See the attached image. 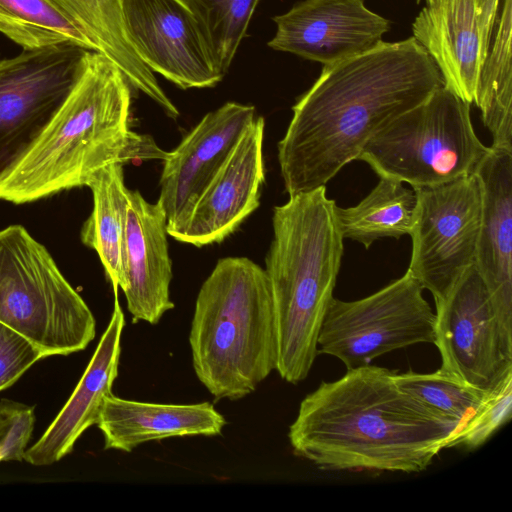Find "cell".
I'll return each mask as SVG.
<instances>
[{"instance_id": "cell-15", "label": "cell", "mask_w": 512, "mask_h": 512, "mask_svg": "<svg viewBox=\"0 0 512 512\" xmlns=\"http://www.w3.org/2000/svg\"><path fill=\"white\" fill-rule=\"evenodd\" d=\"M273 21L270 48L324 66L377 46L390 29V22L364 0H304Z\"/></svg>"}, {"instance_id": "cell-10", "label": "cell", "mask_w": 512, "mask_h": 512, "mask_svg": "<svg viewBox=\"0 0 512 512\" xmlns=\"http://www.w3.org/2000/svg\"><path fill=\"white\" fill-rule=\"evenodd\" d=\"M417 203L409 235L411 275L440 303L475 262L482 212L477 176L413 188Z\"/></svg>"}, {"instance_id": "cell-30", "label": "cell", "mask_w": 512, "mask_h": 512, "mask_svg": "<svg viewBox=\"0 0 512 512\" xmlns=\"http://www.w3.org/2000/svg\"><path fill=\"white\" fill-rule=\"evenodd\" d=\"M45 355L28 339L0 322V391L12 386Z\"/></svg>"}, {"instance_id": "cell-26", "label": "cell", "mask_w": 512, "mask_h": 512, "mask_svg": "<svg viewBox=\"0 0 512 512\" xmlns=\"http://www.w3.org/2000/svg\"><path fill=\"white\" fill-rule=\"evenodd\" d=\"M199 20L225 75L260 0H184Z\"/></svg>"}, {"instance_id": "cell-13", "label": "cell", "mask_w": 512, "mask_h": 512, "mask_svg": "<svg viewBox=\"0 0 512 512\" xmlns=\"http://www.w3.org/2000/svg\"><path fill=\"white\" fill-rule=\"evenodd\" d=\"M256 117L254 106L227 102L204 115L167 153L157 202L166 215L169 236L181 231L201 193Z\"/></svg>"}, {"instance_id": "cell-8", "label": "cell", "mask_w": 512, "mask_h": 512, "mask_svg": "<svg viewBox=\"0 0 512 512\" xmlns=\"http://www.w3.org/2000/svg\"><path fill=\"white\" fill-rule=\"evenodd\" d=\"M435 324L423 287L407 270L365 298H333L319 333L318 353L353 369L400 348L434 343Z\"/></svg>"}, {"instance_id": "cell-4", "label": "cell", "mask_w": 512, "mask_h": 512, "mask_svg": "<svg viewBox=\"0 0 512 512\" xmlns=\"http://www.w3.org/2000/svg\"><path fill=\"white\" fill-rule=\"evenodd\" d=\"M336 203L325 186L289 196L273 212L265 259L276 322L275 370L288 383L307 378L332 301L344 245Z\"/></svg>"}, {"instance_id": "cell-2", "label": "cell", "mask_w": 512, "mask_h": 512, "mask_svg": "<svg viewBox=\"0 0 512 512\" xmlns=\"http://www.w3.org/2000/svg\"><path fill=\"white\" fill-rule=\"evenodd\" d=\"M393 374L367 364L322 382L289 427L294 453L325 471L425 470L460 427L400 389Z\"/></svg>"}, {"instance_id": "cell-9", "label": "cell", "mask_w": 512, "mask_h": 512, "mask_svg": "<svg viewBox=\"0 0 512 512\" xmlns=\"http://www.w3.org/2000/svg\"><path fill=\"white\" fill-rule=\"evenodd\" d=\"M87 51L55 46L0 60V180L29 153L65 102Z\"/></svg>"}, {"instance_id": "cell-16", "label": "cell", "mask_w": 512, "mask_h": 512, "mask_svg": "<svg viewBox=\"0 0 512 512\" xmlns=\"http://www.w3.org/2000/svg\"><path fill=\"white\" fill-rule=\"evenodd\" d=\"M264 128V118L257 116L245 129L174 239L196 247L222 242L258 208Z\"/></svg>"}, {"instance_id": "cell-20", "label": "cell", "mask_w": 512, "mask_h": 512, "mask_svg": "<svg viewBox=\"0 0 512 512\" xmlns=\"http://www.w3.org/2000/svg\"><path fill=\"white\" fill-rule=\"evenodd\" d=\"M104 437V448L131 452L150 441L183 436H216L225 418L209 402L159 404L105 398L96 424Z\"/></svg>"}, {"instance_id": "cell-25", "label": "cell", "mask_w": 512, "mask_h": 512, "mask_svg": "<svg viewBox=\"0 0 512 512\" xmlns=\"http://www.w3.org/2000/svg\"><path fill=\"white\" fill-rule=\"evenodd\" d=\"M0 33L24 51L75 46L96 52L84 31L52 0H0Z\"/></svg>"}, {"instance_id": "cell-18", "label": "cell", "mask_w": 512, "mask_h": 512, "mask_svg": "<svg viewBox=\"0 0 512 512\" xmlns=\"http://www.w3.org/2000/svg\"><path fill=\"white\" fill-rule=\"evenodd\" d=\"M167 235V219L161 205L146 201L137 190H129L125 234L128 285L124 294L134 322L157 324L174 308Z\"/></svg>"}, {"instance_id": "cell-5", "label": "cell", "mask_w": 512, "mask_h": 512, "mask_svg": "<svg viewBox=\"0 0 512 512\" xmlns=\"http://www.w3.org/2000/svg\"><path fill=\"white\" fill-rule=\"evenodd\" d=\"M189 343L194 372L216 400L254 392L277 363L265 269L247 257L219 259L197 294Z\"/></svg>"}, {"instance_id": "cell-19", "label": "cell", "mask_w": 512, "mask_h": 512, "mask_svg": "<svg viewBox=\"0 0 512 512\" xmlns=\"http://www.w3.org/2000/svg\"><path fill=\"white\" fill-rule=\"evenodd\" d=\"M106 330L81 379L66 404L42 436L27 448L24 460L35 466L51 465L69 454L80 436L96 425L105 398L118 375L125 317L117 293Z\"/></svg>"}, {"instance_id": "cell-27", "label": "cell", "mask_w": 512, "mask_h": 512, "mask_svg": "<svg viewBox=\"0 0 512 512\" xmlns=\"http://www.w3.org/2000/svg\"><path fill=\"white\" fill-rule=\"evenodd\" d=\"M393 380L404 392L435 412L457 422L460 428L487 393L440 369L433 373H394Z\"/></svg>"}, {"instance_id": "cell-22", "label": "cell", "mask_w": 512, "mask_h": 512, "mask_svg": "<svg viewBox=\"0 0 512 512\" xmlns=\"http://www.w3.org/2000/svg\"><path fill=\"white\" fill-rule=\"evenodd\" d=\"M93 208L81 229L83 244L95 250L114 294L127 289L125 234L129 189L124 182L123 164L101 169L89 182Z\"/></svg>"}, {"instance_id": "cell-12", "label": "cell", "mask_w": 512, "mask_h": 512, "mask_svg": "<svg viewBox=\"0 0 512 512\" xmlns=\"http://www.w3.org/2000/svg\"><path fill=\"white\" fill-rule=\"evenodd\" d=\"M125 28L141 61L182 89L210 88L224 77L184 0H122Z\"/></svg>"}, {"instance_id": "cell-21", "label": "cell", "mask_w": 512, "mask_h": 512, "mask_svg": "<svg viewBox=\"0 0 512 512\" xmlns=\"http://www.w3.org/2000/svg\"><path fill=\"white\" fill-rule=\"evenodd\" d=\"M84 31L96 52L111 60L132 88L153 100L164 113L176 119L177 107L159 85L154 73L141 61L128 37L122 0H52Z\"/></svg>"}, {"instance_id": "cell-24", "label": "cell", "mask_w": 512, "mask_h": 512, "mask_svg": "<svg viewBox=\"0 0 512 512\" xmlns=\"http://www.w3.org/2000/svg\"><path fill=\"white\" fill-rule=\"evenodd\" d=\"M512 0H504L492 47L481 68L474 103L492 147L512 150Z\"/></svg>"}, {"instance_id": "cell-29", "label": "cell", "mask_w": 512, "mask_h": 512, "mask_svg": "<svg viewBox=\"0 0 512 512\" xmlns=\"http://www.w3.org/2000/svg\"><path fill=\"white\" fill-rule=\"evenodd\" d=\"M34 423V407L0 400V462L24 460Z\"/></svg>"}, {"instance_id": "cell-1", "label": "cell", "mask_w": 512, "mask_h": 512, "mask_svg": "<svg viewBox=\"0 0 512 512\" xmlns=\"http://www.w3.org/2000/svg\"><path fill=\"white\" fill-rule=\"evenodd\" d=\"M441 86L438 67L413 36L325 65L278 143L286 193L325 186L377 132Z\"/></svg>"}, {"instance_id": "cell-31", "label": "cell", "mask_w": 512, "mask_h": 512, "mask_svg": "<svg viewBox=\"0 0 512 512\" xmlns=\"http://www.w3.org/2000/svg\"><path fill=\"white\" fill-rule=\"evenodd\" d=\"M437 0H425L426 2V5H432L436 2ZM418 3L420 2V0L417 1Z\"/></svg>"}, {"instance_id": "cell-3", "label": "cell", "mask_w": 512, "mask_h": 512, "mask_svg": "<svg viewBox=\"0 0 512 512\" xmlns=\"http://www.w3.org/2000/svg\"><path fill=\"white\" fill-rule=\"evenodd\" d=\"M131 85L101 53L88 50L82 72L23 160L0 180V200L15 204L87 186L113 163L161 159L168 152L129 129Z\"/></svg>"}, {"instance_id": "cell-6", "label": "cell", "mask_w": 512, "mask_h": 512, "mask_svg": "<svg viewBox=\"0 0 512 512\" xmlns=\"http://www.w3.org/2000/svg\"><path fill=\"white\" fill-rule=\"evenodd\" d=\"M0 322L45 357L82 351L96 334L86 302L21 225L0 230Z\"/></svg>"}, {"instance_id": "cell-23", "label": "cell", "mask_w": 512, "mask_h": 512, "mask_svg": "<svg viewBox=\"0 0 512 512\" xmlns=\"http://www.w3.org/2000/svg\"><path fill=\"white\" fill-rule=\"evenodd\" d=\"M414 189L402 182L380 178L372 191L356 206L336 207V216L343 238L355 240L368 249L381 238L409 235L416 209Z\"/></svg>"}, {"instance_id": "cell-7", "label": "cell", "mask_w": 512, "mask_h": 512, "mask_svg": "<svg viewBox=\"0 0 512 512\" xmlns=\"http://www.w3.org/2000/svg\"><path fill=\"white\" fill-rule=\"evenodd\" d=\"M488 151L475 133L470 104L443 85L377 132L357 160L380 178L418 188L474 174Z\"/></svg>"}, {"instance_id": "cell-17", "label": "cell", "mask_w": 512, "mask_h": 512, "mask_svg": "<svg viewBox=\"0 0 512 512\" xmlns=\"http://www.w3.org/2000/svg\"><path fill=\"white\" fill-rule=\"evenodd\" d=\"M474 173L482 190L474 265L501 327L512 336V150L490 146Z\"/></svg>"}, {"instance_id": "cell-28", "label": "cell", "mask_w": 512, "mask_h": 512, "mask_svg": "<svg viewBox=\"0 0 512 512\" xmlns=\"http://www.w3.org/2000/svg\"><path fill=\"white\" fill-rule=\"evenodd\" d=\"M512 372H509L493 389L453 437L450 448L463 445L476 449L483 445L511 418Z\"/></svg>"}, {"instance_id": "cell-14", "label": "cell", "mask_w": 512, "mask_h": 512, "mask_svg": "<svg viewBox=\"0 0 512 512\" xmlns=\"http://www.w3.org/2000/svg\"><path fill=\"white\" fill-rule=\"evenodd\" d=\"M499 2L437 0L412 24L413 37L438 67L444 87L469 104L490 49Z\"/></svg>"}, {"instance_id": "cell-11", "label": "cell", "mask_w": 512, "mask_h": 512, "mask_svg": "<svg viewBox=\"0 0 512 512\" xmlns=\"http://www.w3.org/2000/svg\"><path fill=\"white\" fill-rule=\"evenodd\" d=\"M435 306L440 370L485 392L512 372V336L501 327L474 264Z\"/></svg>"}]
</instances>
